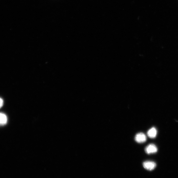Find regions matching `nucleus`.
Segmentation results:
<instances>
[{
    "label": "nucleus",
    "instance_id": "1",
    "mask_svg": "<svg viewBox=\"0 0 178 178\" xmlns=\"http://www.w3.org/2000/svg\"><path fill=\"white\" fill-rule=\"evenodd\" d=\"M144 168L149 171L155 169L156 167V164L155 162L151 161H146L144 162L143 164Z\"/></svg>",
    "mask_w": 178,
    "mask_h": 178
},
{
    "label": "nucleus",
    "instance_id": "2",
    "mask_svg": "<svg viewBox=\"0 0 178 178\" xmlns=\"http://www.w3.org/2000/svg\"><path fill=\"white\" fill-rule=\"evenodd\" d=\"M145 150L146 153L150 154L156 153L157 152L158 149L156 146L155 145L150 144L146 146Z\"/></svg>",
    "mask_w": 178,
    "mask_h": 178
},
{
    "label": "nucleus",
    "instance_id": "3",
    "mask_svg": "<svg viewBox=\"0 0 178 178\" xmlns=\"http://www.w3.org/2000/svg\"><path fill=\"white\" fill-rule=\"evenodd\" d=\"M134 139L138 143H143L146 141V137L143 133H140L136 134Z\"/></svg>",
    "mask_w": 178,
    "mask_h": 178
},
{
    "label": "nucleus",
    "instance_id": "4",
    "mask_svg": "<svg viewBox=\"0 0 178 178\" xmlns=\"http://www.w3.org/2000/svg\"><path fill=\"white\" fill-rule=\"evenodd\" d=\"M157 134V131L155 127L150 129L147 132L148 136L150 138H154L156 137Z\"/></svg>",
    "mask_w": 178,
    "mask_h": 178
},
{
    "label": "nucleus",
    "instance_id": "5",
    "mask_svg": "<svg viewBox=\"0 0 178 178\" xmlns=\"http://www.w3.org/2000/svg\"><path fill=\"white\" fill-rule=\"evenodd\" d=\"M7 122V117L5 113H0V126L5 125Z\"/></svg>",
    "mask_w": 178,
    "mask_h": 178
},
{
    "label": "nucleus",
    "instance_id": "6",
    "mask_svg": "<svg viewBox=\"0 0 178 178\" xmlns=\"http://www.w3.org/2000/svg\"><path fill=\"white\" fill-rule=\"evenodd\" d=\"M3 105V101L2 99L0 98V108H1Z\"/></svg>",
    "mask_w": 178,
    "mask_h": 178
}]
</instances>
